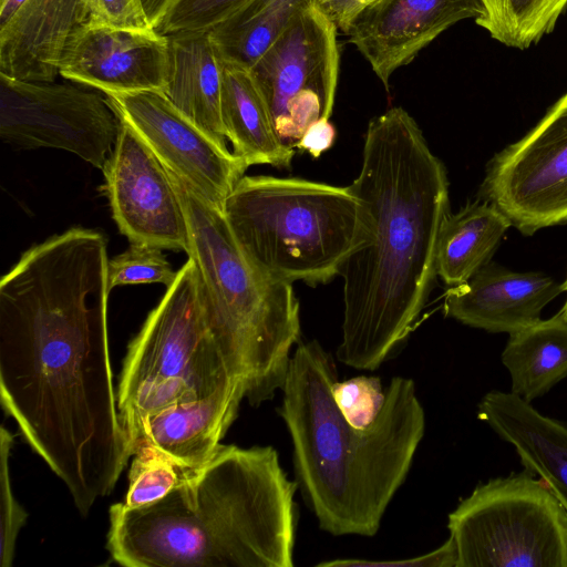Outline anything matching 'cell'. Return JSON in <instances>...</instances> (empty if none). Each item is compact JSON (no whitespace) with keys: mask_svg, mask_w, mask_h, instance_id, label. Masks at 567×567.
I'll use <instances>...</instances> for the list:
<instances>
[{"mask_svg":"<svg viewBox=\"0 0 567 567\" xmlns=\"http://www.w3.org/2000/svg\"><path fill=\"white\" fill-rule=\"evenodd\" d=\"M107 254L74 227L27 250L0 281V400L83 516L131 453L107 338Z\"/></svg>","mask_w":567,"mask_h":567,"instance_id":"1","label":"cell"},{"mask_svg":"<svg viewBox=\"0 0 567 567\" xmlns=\"http://www.w3.org/2000/svg\"><path fill=\"white\" fill-rule=\"evenodd\" d=\"M370 238L344 261L340 362L375 370L412 332L432 291L450 215L449 179L415 120L392 107L369 122L358 177Z\"/></svg>","mask_w":567,"mask_h":567,"instance_id":"2","label":"cell"},{"mask_svg":"<svg viewBox=\"0 0 567 567\" xmlns=\"http://www.w3.org/2000/svg\"><path fill=\"white\" fill-rule=\"evenodd\" d=\"M297 488L272 446L220 444L163 498L112 505L107 549L126 567H292Z\"/></svg>","mask_w":567,"mask_h":567,"instance_id":"3","label":"cell"},{"mask_svg":"<svg viewBox=\"0 0 567 567\" xmlns=\"http://www.w3.org/2000/svg\"><path fill=\"white\" fill-rule=\"evenodd\" d=\"M333 358L317 340L290 359L279 414L289 432L298 488L318 524L334 536H373L404 483L425 431L415 383L393 378L375 421L352 426L337 406Z\"/></svg>","mask_w":567,"mask_h":567,"instance_id":"4","label":"cell"},{"mask_svg":"<svg viewBox=\"0 0 567 567\" xmlns=\"http://www.w3.org/2000/svg\"><path fill=\"white\" fill-rule=\"evenodd\" d=\"M187 218L188 258L196 265L209 332L251 405L281 390L299 342L292 284L258 270L234 238L221 209L168 169Z\"/></svg>","mask_w":567,"mask_h":567,"instance_id":"5","label":"cell"},{"mask_svg":"<svg viewBox=\"0 0 567 567\" xmlns=\"http://www.w3.org/2000/svg\"><path fill=\"white\" fill-rule=\"evenodd\" d=\"M228 227L246 258L289 284H327L370 238L349 187L298 177L243 176L225 199Z\"/></svg>","mask_w":567,"mask_h":567,"instance_id":"6","label":"cell"},{"mask_svg":"<svg viewBox=\"0 0 567 567\" xmlns=\"http://www.w3.org/2000/svg\"><path fill=\"white\" fill-rule=\"evenodd\" d=\"M238 384L209 332L188 258L127 350L117 403L130 447L146 415Z\"/></svg>","mask_w":567,"mask_h":567,"instance_id":"7","label":"cell"},{"mask_svg":"<svg viewBox=\"0 0 567 567\" xmlns=\"http://www.w3.org/2000/svg\"><path fill=\"white\" fill-rule=\"evenodd\" d=\"M447 528L456 567H567V512L527 470L480 484Z\"/></svg>","mask_w":567,"mask_h":567,"instance_id":"8","label":"cell"},{"mask_svg":"<svg viewBox=\"0 0 567 567\" xmlns=\"http://www.w3.org/2000/svg\"><path fill=\"white\" fill-rule=\"evenodd\" d=\"M122 122L112 96L99 89L0 75V137L16 147L63 150L103 169Z\"/></svg>","mask_w":567,"mask_h":567,"instance_id":"9","label":"cell"},{"mask_svg":"<svg viewBox=\"0 0 567 567\" xmlns=\"http://www.w3.org/2000/svg\"><path fill=\"white\" fill-rule=\"evenodd\" d=\"M337 31L313 3L250 69L286 150L295 152L305 132L332 113L339 73Z\"/></svg>","mask_w":567,"mask_h":567,"instance_id":"10","label":"cell"},{"mask_svg":"<svg viewBox=\"0 0 567 567\" xmlns=\"http://www.w3.org/2000/svg\"><path fill=\"white\" fill-rule=\"evenodd\" d=\"M478 198L525 236L567 224V93L526 135L489 159Z\"/></svg>","mask_w":567,"mask_h":567,"instance_id":"11","label":"cell"},{"mask_svg":"<svg viewBox=\"0 0 567 567\" xmlns=\"http://www.w3.org/2000/svg\"><path fill=\"white\" fill-rule=\"evenodd\" d=\"M102 171L113 218L131 244L187 254V218L168 169L124 118Z\"/></svg>","mask_w":567,"mask_h":567,"instance_id":"12","label":"cell"},{"mask_svg":"<svg viewBox=\"0 0 567 567\" xmlns=\"http://www.w3.org/2000/svg\"><path fill=\"white\" fill-rule=\"evenodd\" d=\"M111 96L122 117L166 168L223 209L225 199L249 167L246 162L219 146L161 91Z\"/></svg>","mask_w":567,"mask_h":567,"instance_id":"13","label":"cell"},{"mask_svg":"<svg viewBox=\"0 0 567 567\" xmlns=\"http://www.w3.org/2000/svg\"><path fill=\"white\" fill-rule=\"evenodd\" d=\"M483 14L482 0H375L353 18L344 33L388 87L393 72L443 31Z\"/></svg>","mask_w":567,"mask_h":567,"instance_id":"14","label":"cell"},{"mask_svg":"<svg viewBox=\"0 0 567 567\" xmlns=\"http://www.w3.org/2000/svg\"><path fill=\"white\" fill-rule=\"evenodd\" d=\"M167 38L153 29L104 24L85 28L68 49L59 70L63 79L110 95L164 91Z\"/></svg>","mask_w":567,"mask_h":567,"instance_id":"15","label":"cell"},{"mask_svg":"<svg viewBox=\"0 0 567 567\" xmlns=\"http://www.w3.org/2000/svg\"><path fill=\"white\" fill-rule=\"evenodd\" d=\"M91 23L89 0H0V75L56 80L68 49Z\"/></svg>","mask_w":567,"mask_h":567,"instance_id":"16","label":"cell"},{"mask_svg":"<svg viewBox=\"0 0 567 567\" xmlns=\"http://www.w3.org/2000/svg\"><path fill=\"white\" fill-rule=\"evenodd\" d=\"M563 292V282L543 272H517L491 260L466 282L447 289L444 312L463 324L511 334L538 321L545 306Z\"/></svg>","mask_w":567,"mask_h":567,"instance_id":"17","label":"cell"},{"mask_svg":"<svg viewBox=\"0 0 567 567\" xmlns=\"http://www.w3.org/2000/svg\"><path fill=\"white\" fill-rule=\"evenodd\" d=\"M244 399V386L238 384L155 411L142 420L131 452L145 443L185 467L199 470L220 446Z\"/></svg>","mask_w":567,"mask_h":567,"instance_id":"18","label":"cell"},{"mask_svg":"<svg viewBox=\"0 0 567 567\" xmlns=\"http://www.w3.org/2000/svg\"><path fill=\"white\" fill-rule=\"evenodd\" d=\"M478 417L514 446L525 470L544 480L567 512V425L512 392H487Z\"/></svg>","mask_w":567,"mask_h":567,"instance_id":"19","label":"cell"},{"mask_svg":"<svg viewBox=\"0 0 567 567\" xmlns=\"http://www.w3.org/2000/svg\"><path fill=\"white\" fill-rule=\"evenodd\" d=\"M167 75L163 93L219 146L227 148L220 118L223 58L209 31L166 34Z\"/></svg>","mask_w":567,"mask_h":567,"instance_id":"20","label":"cell"},{"mask_svg":"<svg viewBox=\"0 0 567 567\" xmlns=\"http://www.w3.org/2000/svg\"><path fill=\"white\" fill-rule=\"evenodd\" d=\"M220 118L233 153L248 166H290L295 152L280 144L250 69L224 61Z\"/></svg>","mask_w":567,"mask_h":567,"instance_id":"21","label":"cell"},{"mask_svg":"<svg viewBox=\"0 0 567 567\" xmlns=\"http://www.w3.org/2000/svg\"><path fill=\"white\" fill-rule=\"evenodd\" d=\"M511 226L501 210L480 198L450 213L439 238L437 276L450 287L466 282L492 260Z\"/></svg>","mask_w":567,"mask_h":567,"instance_id":"22","label":"cell"},{"mask_svg":"<svg viewBox=\"0 0 567 567\" xmlns=\"http://www.w3.org/2000/svg\"><path fill=\"white\" fill-rule=\"evenodd\" d=\"M502 362L513 394L529 403L544 395L567 377V319L558 311L511 333Z\"/></svg>","mask_w":567,"mask_h":567,"instance_id":"23","label":"cell"},{"mask_svg":"<svg viewBox=\"0 0 567 567\" xmlns=\"http://www.w3.org/2000/svg\"><path fill=\"white\" fill-rule=\"evenodd\" d=\"M315 0H250L209 30L220 56L248 69Z\"/></svg>","mask_w":567,"mask_h":567,"instance_id":"24","label":"cell"},{"mask_svg":"<svg viewBox=\"0 0 567 567\" xmlns=\"http://www.w3.org/2000/svg\"><path fill=\"white\" fill-rule=\"evenodd\" d=\"M484 14L475 20L502 44L525 50L556 27L567 0H482Z\"/></svg>","mask_w":567,"mask_h":567,"instance_id":"25","label":"cell"},{"mask_svg":"<svg viewBox=\"0 0 567 567\" xmlns=\"http://www.w3.org/2000/svg\"><path fill=\"white\" fill-rule=\"evenodd\" d=\"M133 454L124 502L128 507L145 506L163 498L197 471L178 464L145 443L137 444Z\"/></svg>","mask_w":567,"mask_h":567,"instance_id":"26","label":"cell"},{"mask_svg":"<svg viewBox=\"0 0 567 567\" xmlns=\"http://www.w3.org/2000/svg\"><path fill=\"white\" fill-rule=\"evenodd\" d=\"M177 276L162 249L143 244H131L124 252L107 262L110 291L123 285L159 282L169 287Z\"/></svg>","mask_w":567,"mask_h":567,"instance_id":"27","label":"cell"},{"mask_svg":"<svg viewBox=\"0 0 567 567\" xmlns=\"http://www.w3.org/2000/svg\"><path fill=\"white\" fill-rule=\"evenodd\" d=\"M332 394L343 417L360 430L368 429L375 421L385 401V388L379 378L371 375L337 380Z\"/></svg>","mask_w":567,"mask_h":567,"instance_id":"28","label":"cell"},{"mask_svg":"<svg viewBox=\"0 0 567 567\" xmlns=\"http://www.w3.org/2000/svg\"><path fill=\"white\" fill-rule=\"evenodd\" d=\"M13 435L0 427V566L10 567L16 551L18 535L28 518L17 501L10 478V452Z\"/></svg>","mask_w":567,"mask_h":567,"instance_id":"29","label":"cell"},{"mask_svg":"<svg viewBox=\"0 0 567 567\" xmlns=\"http://www.w3.org/2000/svg\"><path fill=\"white\" fill-rule=\"evenodd\" d=\"M250 0H175L154 30L166 35L181 31H209Z\"/></svg>","mask_w":567,"mask_h":567,"instance_id":"30","label":"cell"},{"mask_svg":"<svg viewBox=\"0 0 567 567\" xmlns=\"http://www.w3.org/2000/svg\"><path fill=\"white\" fill-rule=\"evenodd\" d=\"M89 6L91 24L134 30L153 29L145 17L141 0H89Z\"/></svg>","mask_w":567,"mask_h":567,"instance_id":"31","label":"cell"},{"mask_svg":"<svg viewBox=\"0 0 567 567\" xmlns=\"http://www.w3.org/2000/svg\"><path fill=\"white\" fill-rule=\"evenodd\" d=\"M457 551L452 537L439 548L424 555L403 560L369 561L360 559H336L320 563L318 566H385V567H456Z\"/></svg>","mask_w":567,"mask_h":567,"instance_id":"32","label":"cell"},{"mask_svg":"<svg viewBox=\"0 0 567 567\" xmlns=\"http://www.w3.org/2000/svg\"><path fill=\"white\" fill-rule=\"evenodd\" d=\"M373 1L375 0H315V4L338 30L346 32L353 18Z\"/></svg>","mask_w":567,"mask_h":567,"instance_id":"33","label":"cell"},{"mask_svg":"<svg viewBox=\"0 0 567 567\" xmlns=\"http://www.w3.org/2000/svg\"><path fill=\"white\" fill-rule=\"evenodd\" d=\"M336 128L329 120L312 124L302 135L297 148L308 152L312 157H319L334 143Z\"/></svg>","mask_w":567,"mask_h":567,"instance_id":"34","label":"cell"},{"mask_svg":"<svg viewBox=\"0 0 567 567\" xmlns=\"http://www.w3.org/2000/svg\"><path fill=\"white\" fill-rule=\"evenodd\" d=\"M175 0H141L150 25L155 30L167 14Z\"/></svg>","mask_w":567,"mask_h":567,"instance_id":"35","label":"cell"},{"mask_svg":"<svg viewBox=\"0 0 567 567\" xmlns=\"http://www.w3.org/2000/svg\"><path fill=\"white\" fill-rule=\"evenodd\" d=\"M564 292H567V276L565 281L563 282ZM559 312L567 319V299L563 306V308L559 310Z\"/></svg>","mask_w":567,"mask_h":567,"instance_id":"36","label":"cell"}]
</instances>
